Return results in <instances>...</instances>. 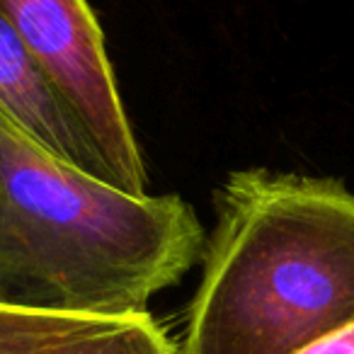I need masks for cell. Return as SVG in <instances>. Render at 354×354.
Instances as JSON below:
<instances>
[{
  "label": "cell",
  "mask_w": 354,
  "mask_h": 354,
  "mask_svg": "<svg viewBox=\"0 0 354 354\" xmlns=\"http://www.w3.org/2000/svg\"><path fill=\"white\" fill-rule=\"evenodd\" d=\"M204 245L177 194H131L41 146L0 107V306L146 313Z\"/></svg>",
  "instance_id": "obj_1"
},
{
  "label": "cell",
  "mask_w": 354,
  "mask_h": 354,
  "mask_svg": "<svg viewBox=\"0 0 354 354\" xmlns=\"http://www.w3.org/2000/svg\"><path fill=\"white\" fill-rule=\"evenodd\" d=\"M216 212L177 354H294L354 323L352 189L250 167Z\"/></svg>",
  "instance_id": "obj_2"
},
{
  "label": "cell",
  "mask_w": 354,
  "mask_h": 354,
  "mask_svg": "<svg viewBox=\"0 0 354 354\" xmlns=\"http://www.w3.org/2000/svg\"><path fill=\"white\" fill-rule=\"evenodd\" d=\"M10 25L71 104L112 183L146 194V167L119 97L102 30L85 0H0Z\"/></svg>",
  "instance_id": "obj_3"
},
{
  "label": "cell",
  "mask_w": 354,
  "mask_h": 354,
  "mask_svg": "<svg viewBox=\"0 0 354 354\" xmlns=\"http://www.w3.org/2000/svg\"><path fill=\"white\" fill-rule=\"evenodd\" d=\"M0 107L41 146L80 170L112 183L88 129L56 90L0 10ZM114 185V183H112Z\"/></svg>",
  "instance_id": "obj_4"
},
{
  "label": "cell",
  "mask_w": 354,
  "mask_h": 354,
  "mask_svg": "<svg viewBox=\"0 0 354 354\" xmlns=\"http://www.w3.org/2000/svg\"><path fill=\"white\" fill-rule=\"evenodd\" d=\"M0 354H177V347L148 313H51L0 306Z\"/></svg>",
  "instance_id": "obj_5"
},
{
  "label": "cell",
  "mask_w": 354,
  "mask_h": 354,
  "mask_svg": "<svg viewBox=\"0 0 354 354\" xmlns=\"http://www.w3.org/2000/svg\"><path fill=\"white\" fill-rule=\"evenodd\" d=\"M294 354H354V323L306 344Z\"/></svg>",
  "instance_id": "obj_6"
}]
</instances>
